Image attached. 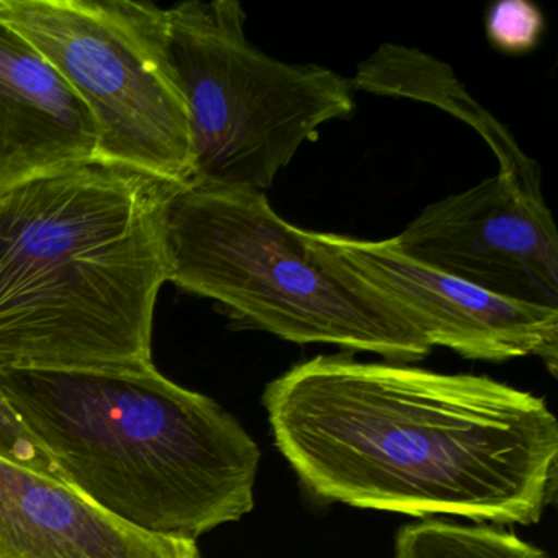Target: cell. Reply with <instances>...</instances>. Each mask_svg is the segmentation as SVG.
Here are the masks:
<instances>
[{"label":"cell","instance_id":"cell-6","mask_svg":"<svg viewBox=\"0 0 558 558\" xmlns=\"http://www.w3.org/2000/svg\"><path fill=\"white\" fill-rule=\"evenodd\" d=\"M96 119L99 159L159 181L194 174L191 117L165 45L162 9L132 0H0Z\"/></svg>","mask_w":558,"mask_h":558},{"label":"cell","instance_id":"cell-9","mask_svg":"<svg viewBox=\"0 0 558 558\" xmlns=\"http://www.w3.org/2000/svg\"><path fill=\"white\" fill-rule=\"evenodd\" d=\"M100 132L63 74L0 21V195L100 161Z\"/></svg>","mask_w":558,"mask_h":558},{"label":"cell","instance_id":"cell-13","mask_svg":"<svg viewBox=\"0 0 558 558\" xmlns=\"http://www.w3.org/2000/svg\"><path fill=\"white\" fill-rule=\"evenodd\" d=\"M486 35L496 50L525 54L538 47L545 32V17L529 0H498L486 12Z\"/></svg>","mask_w":558,"mask_h":558},{"label":"cell","instance_id":"cell-14","mask_svg":"<svg viewBox=\"0 0 558 558\" xmlns=\"http://www.w3.org/2000/svg\"><path fill=\"white\" fill-rule=\"evenodd\" d=\"M0 457L57 476L44 450L37 446L0 388Z\"/></svg>","mask_w":558,"mask_h":558},{"label":"cell","instance_id":"cell-12","mask_svg":"<svg viewBox=\"0 0 558 558\" xmlns=\"http://www.w3.org/2000/svg\"><path fill=\"white\" fill-rule=\"evenodd\" d=\"M395 558H550L537 545L493 524L442 518L408 522L395 537Z\"/></svg>","mask_w":558,"mask_h":558},{"label":"cell","instance_id":"cell-11","mask_svg":"<svg viewBox=\"0 0 558 558\" xmlns=\"http://www.w3.org/2000/svg\"><path fill=\"white\" fill-rule=\"evenodd\" d=\"M351 83L354 90L430 104L462 120L495 153L499 174L514 179L529 197L545 201L537 162L519 148L505 125L470 96L449 64L417 48L384 44L359 64Z\"/></svg>","mask_w":558,"mask_h":558},{"label":"cell","instance_id":"cell-4","mask_svg":"<svg viewBox=\"0 0 558 558\" xmlns=\"http://www.w3.org/2000/svg\"><path fill=\"white\" fill-rule=\"evenodd\" d=\"M169 282L243 328L413 364L433 352L374 287L283 220L264 192L174 185L162 210Z\"/></svg>","mask_w":558,"mask_h":558},{"label":"cell","instance_id":"cell-2","mask_svg":"<svg viewBox=\"0 0 558 558\" xmlns=\"http://www.w3.org/2000/svg\"><path fill=\"white\" fill-rule=\"evenodd\" d=\"M0 388L58 478L126 525L197 541L256 505V440L153 362L2 368Z\"/></svg>","mask_w":558,"mask_h":558},{"label":"cell","instance_id":"cell-10","mask_svg":"<svg viewBox=\"0 0 558 558\" xmlns=\"http://www.w3.org/2000/svg\"><path fill=\"white\" fill-rule=\"evenodd\" d=\"M0 558H204L195 538L146 534L50 473L0 457Z\"/></svg>","mask_w":558,"mask_h":558},{"label":"cell","instance_id":"cell-5","mask_svg":"<svg viewBox=\"0 0 558 558\" xmlns=\"http://www.w3.org/2000/svg\"><path fill=\"white\" fill-rule=\"evenodd\" d=\"M165 45L191 117L197 187H272L319 126L355 110L349 80L290 64L254 47L238 0H187L162 9Z\"/></svg>","mask_w":558,"mask_h":558},{"label":"cell","instance_id":"cell-8","mask_svg":"<svg viewBox=\"0 0 558 558\" xmlns=\"http://www.w3.org/2000/svg\"><path fill=\"white\" fill-rule=\"evenodd\" d=\"M308 236L397 306L433 348L482 362L534 355L557 375V310L493 295L404 256L391 240L316 231Z\"/></svg>","mask_w":558,"mask_h":558},{"label":"cell","instance_id":"cell-7","mask_svg":"<svg viewBox=\"0 0 558 558\" xmlns=\"http://www.w3.org/2000/svg\"><path fill=\"white\" fill-rule=\"evenodd\" d=\"M393 246L447 276L558 312V233L545 201L496 174L427 205Z\"/></svg>","mask_w":558,"mask_h":558},{"label":"cell","instance_id":"cell-3","mask_svg":"<svg viewBox=\"0 0 558 558\" xmlns=\"http://www.w3.org/2000/svg\"><path fill=\"white\" fill-rule=\"evenodd\" d=\"M171 187L93 161L0 195V371L153 362Z\"/></svg>","mask_w":558,"mask_h":558},{"label":"cell","instance_id":"cell-1","mask_svg":"<svg viewBox=\"0 0 558 558\" xmlns=\"http://www.w3.org/2000/svg\"><path fill=\"white\" fill-rule=\"evenodd\" d=\"M263 404L323 505L502 527L537 524L557 495V417L486 375L316 355L267 384Z\"/></svg>","mask_w":558,"mask_h":558}]
</instances>
